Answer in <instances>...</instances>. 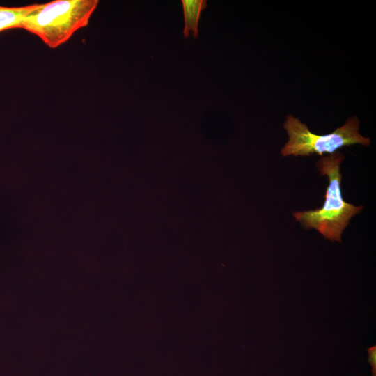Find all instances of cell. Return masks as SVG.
I'll return each instance as SVG.
<instances>
[{
	"instance_id": "6da1fadb",
	"label": "cell",
	"mask_w": 376,
	"mask_h": 376,
	"mask_svg": "<svg viewBox=\"0 0 376 376\" xmlns=\"http://www.w3.org/2000/svg\"><path fill=\"white\" fill-rule=\"evenodd\" d=\"M343 159L344 155L336 152L322 157L316 162L321 175H327L329 180L323 206L319 209L293 212V217L304 228H314L324 238L340 242L341 234L351 218L363 210V206L348 203L342 196L340 165Z\"/></svg>"
},
{
	"instance_id": "7a4b0ae2",
	"label": "cell",
	"mask_w": 376,
	"mask_h": 376,
	"mask_svg": "<svg viewBox=\"0 0 376 376\" xmlns=\"http://www.w3.org/2000/svg\"><path fill=\"white\" fill-rule=\"evenodd\" d=\"M98 0H54L40 6L24 19L20 29L56 48L79 29L86 26Z\"/></svg>"
},
{
	"instance_id": "277c9868",
	"label": "cell",
	"mask_w": 376,
	"mask_h": 376,
	"mask_svg": "<svg viewBox=\"0 0 376 376\" xmlns=\"http://www.w3.org/2000/svg\"><path fill=\"white\" fill-rule=\"evenodd\" d=\"M39 6L40 3L17 7L0 5V32L11 29H20L25 17Z\"/></svg>"
},
{
	"instance_id": "8992f818",
	"label": "cell",
	"mask_w": 376,
	"mask_h": 376,
	"mask_svg": "<svg viewBox=\"0 0 376 376\" xmlns=\"http://www.w3.org/2000/svg\"><path fill=\"white\" fill-rule=\"evenodd\" d=\"M368 354V362L372 367V375L376 376V346H372L367 350Z\"/></svg>"
},
{
	"instance_id": "3957f363",
	"label": "cell",
	"mask_w": 376,
	"mask_h": 376,
	"mask_svg": "<svg viewBox=\"0 0 376 376\" xmlns=\"http://www.w3.org/2000/svg\"><path fill=\"white\" fill-rule=\"evenodd\" d=\"M288 141L281 149L284 157L309 156L324 153L333 154L343 147L354 144L370 145V139L359 134V120L356 116L347 119L341 127L324 135L312 133L307 125L292 115H288L283 123Z\"/></svg>"
},
{
	"instance_id": "5b68a950",
	"label": "cell",
	"mask_w": 376,
	"mask_h": 376,
	"mask_svg": "<svg viewBox=\"0 0 376 376\" xmlns=\"http://www.w3.org/2000/svg\"><path fill=\"white\" fill-rule=\"evenodd\" d=\"M185 27L183 35L189 37L190 32L194 38L198 36V23L201 12L207 7L206 0H182Z\"/></svg>"
}]
</instances>
